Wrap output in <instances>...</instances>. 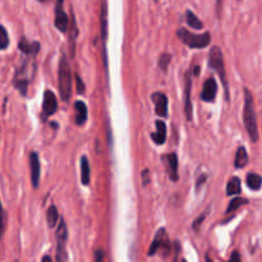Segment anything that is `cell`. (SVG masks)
Returning <instances> with one entry per match:
<instances>
[{"instance_id":"cell-1","label":"cell","mask_w":262,"mask_h":262,"mask_svg":"<svg viewBox=\"0 0 262 262\" xmlns=\"http://www.w3.org/2000/svg\"><path fill=\"white\" fill-rule=\"evenodd\" d=\"M243 122L246 131L250 136L251 141L256 143L259 141V128H257V116L255 111L254 96L250 89L245 88V107H243Z\"/></svg>"},{"instance_id":"cell-17","label":"cell","mask_w":262,"mask_h":262,"mask_svg":"<svg viewBox=\"0 0 262 262\" xmlns=\"http://www.w3.org/2000/svg\"><path fill=\"white\" fill-rule=\"evenodd\" d=\"M91 179V168H89V161L87 156L81 158V182L82 184L87 185Z\"/></svg>"},{"instance_id":"cell-12","label":"cell","mask_w":262,"mask_h":262,"mask_svg":"<svg viewBox=\"0 0 262 262\" xmlns=\"http://www.w3.org/2000/svg\"><path fill=\"white\" fill-rule=\"evenodd\" d=\"M152 101L155 104L156 114L161 118L168 116V97L163 92H154L151 95Z\"/></svg>"},{"instance_id":"cell-5","label":"cell","mask_w":262,"mask_h":262,"mask_svg":"<svg viewBox=\"0 0 262 262\" xmlns=\"http://www.w3.org/2000/svg\"><path fill=\"white\" fill-rule=\"evenodd\" d=\"M28 72H30L28 62H24L23 64H22V66L17 69V72H15V76H14V80H13L14 87L21 91L22 95H26L27 87H28V84H30Z\"/></svg>"},{"instance_id":"cell-3","label":"cell","mask_w":262,"mask_h":262,"mask_svg":"<svg viewBox=\"0 0 262 262\" xmlns=\"http://www.w3.org/2000/svg\"><path fill=\"white\" fill-rule=\"evenodd\" d=\"M176 35H178L179 40L183 44H185L192 49L207 48L210 42H211V36H210L209 32H205L202 35H196V33L189 32L185 28H180V30H178Z\"/></svg>"},{"instance_id":"cell-30","label":"cell","mask_w":262,"mask_h":262,"mask_svg":"<svg viewBox=\"0 0 262 262\" xmlns=\"http://www.w3.org/2000/svg\"><path fill=\"white\" fill-rule=\"evenodd\" d=\"M206 212H203V215H201L200 218L197 219V220H194V223H193V229L196 230V232H198V229H200V225H201V223H202L203 220H205V218H206Z\"/></svg>"},{"instance_id":"cell-16","label":"cell","mask_w":262,"mask_h":262,"mask_svg":"<svg viewBox=\"0 0 262 262\" xmlns=\"http://www.w3.org/2000/svg\"><path fill=\"white\" fill-rule=\"evenodd\" d=\"M151 138L156 145H164L167 141V125L161 119L156 120V132L151 134Z\"/></svg>"},{"instance_id":"cell-33","label":"cell","mask_w":262,"mask_h":262,"mask_svg":"<svg viewBox=\"0 0 262 262\" xmlns=\"http://www.w3.org/2000/svg\"><path fill=\"white\" fill-rule=\"evenodd\" d=\"M77 87H78V92H81V93L85 92L84 82H82V80H81V78L78 77V76H77Z\"/></svg>"},{"instance_id":"cell-22","label":"cell","mask_w":262,"mask_h":262,"mask_svg":"<svg viewBox=\"0 0 262 262\" xmlns=\"http://www.w3.org/2000/svg\"><path fill=\"white\" fill-rule=\"evenodd\" d=\"M58 219H59V214H58L57 207L54 205H51L50 207L46 211V221H48V225L50 228H54L57 225Z\"/></svg>"},{"instance_id":"cell-4","label":"cell","mask_w":262,"mask_h":262,"mask_svg":"<svg viewBox=\"0 0 262 262\" xmlns=\"http://www.w3.org/2000/svg\"><path fill=\"white\" fill-rule=\"evenodd\" d=\"M209 64L211 68H214L215 71L218 72L219 77H220V80L223 81L224 88H225V95H227V98H229V95H228V82H227V71H225V63H224L223 51L220 50L219 46H214V48L210 50Z\"/></svg>"},{"instance_id":"cell-21","label":"cell","mask_w":262,"mask_h":262,"mask_svg":"<svg viewBox=\"0 0 262 262\" xmlns=\"http://www.w3.org/2000/svg\"><path fill=\"white\" fill-rule=\"evenodd\" d=\"M242 185L241 179L238 176H233L229 179V182L227 184V194L228 196H236V194L241 193Z\"/></svg>"},{"instance_id":"cell-28","label":"cell","mask_w":262,"mask_h":262,"mask_svg":"<svg viewBox=\"0 0 262 262\" xmlns=\"http://www.w3.org/2000/svg\"><path fill=\"white\" fill-rule=\"evenodd\" d=\"M170 60H172V57H170V54L164 53L160 55V59H159V67H160L163 71H167L168 66H169Z\"/></svg>"},{"instance_id":"cell-36","label":"cell","mask_w":262,"mask_h":262,"mask_svg":"<svg viewBox=\"0 0 262 262\" xmlns=\"http://www.w3.org/2000/svg\"><path fill=\"white\" fill-rule=\"evenodd\" d=\"M41 262H53V261H51L50 256H48V255H46V256H44V257H42Z\"/></svg>"},{"instance_id":"cell-9","label":"cell","mask_w":262,"mask_h":262,"mask_svg":"<svg viewBox=\"0 0 262 262\" xmlns=\"http://www.w3.org/2000/svg\"><path fill=\"white\" fill-rule=\"evenodd\" d=\"M167 248V251L170 250V246H169V241H168V237H167V232H165V229H159V232L156 233L155 236V239H154V242H152L151 247H150L149 250V256H154V255L158 252V250H160V248Z\"/></svg>"},{"instance_id":"cell-29","label":"cell","mask_w":262,"mask_h":262,"mask_svg":"<svg viewBox=\"0 0 262 262\" xmlns=\"http://www.w3.org/2000/svg\"><path fill=\"white\" fill-rule=\"evenodd\" d=\"M4 229H5V216H4V210L1 202H0V239L3 238Z\"/></svg>"},{"instance_id":"cell-23","label":"cell","mask_w":262,"mask_h":262,"mask_svg":"<svg viewBox=\"0 0 262 262\" xmlns=\"http://www.w3.org/2000/svg\"><path fill=\"white\" fill-rule=\"evenodd\" d=\"M246 203H248L247 198H243V197H236V198H233L229 202V206H228L227 214H232V212L237 211L241 206L246 205Z\"/></svg>"},{"instance_id":"cell-11","label":"cell","mask_w":262,"mask_h":262,"mask_svg":"<svg viewBox=\"0 0 262 262\" xmlns=\"http://www.w3.org/2000/svg\"><path fill=\"white\" fill-rule=\"evenodd\" d=\"M42 110L46 116L53 115L58 110V101L57 96L54 95L53 91L46 89L44 93V102H42Z\"/></svg>"},{"instance_id":"cell-31","label":"cell","mask_w":262,"mask_h":262,"mask_svg":"<svg viewBox=\"0 0 262 262\" xmlns=\"http://www.w3.org/2000/svg\"><path fill=\"white\" fill-rule=\"evenodd\" d=\"M141 176H142V182H143V185H147L150 183V172L147 169H145L141 173Z\"/></svg>"},{"instance_id":"cell-2","label":"cell","mask_w":262,"mask_h":262,"mask_svg":"<svg viewBox=\"0 0 262 262\" xmlns=\"http://www.w3.org/2000/svg\"><path fill=\"white\" fill-rule=\"evenodd\" d=\"M59 91L63 101H68L72 95V73L66 55H63L59 63Z\"/></svg>"},{"instance_id":"cell-10","label":"cell","mask_w":262,"mask_h":262,"mask_svg":"<svg viewBox=\"0 0 262 262\" xmlns=\"http://www.w3.org/2000/svg\"><path fill=\"white\" fill-rule=\"evenodd\" d=\"M216 93H218V84L215 81L214 77L207 78L203 84V89L202 93H201V98L206 102H212L216 97Z\"/></svg>"},{"instance_id":"cell-37","label":"cell","mask_w":262,"mask_h":262,"mask_svg":"<svg viewBox=\"0 0 262 262\" xmlns=\"http://www.w3.org/2000/svg\"><path fill=\"white\" fill-rule=\"evenodd\" d=\"M220 8H221V0H218V13H220Z\"/></svg>"},{"instance_id":"cell-19","label":"cell","mask_w":262,"mask_h":262,"mask_svg":"<svg viewBox=\"0 0 262 262\" xmlns=\"http://www.w3.org/2000/svg\"><path fill=\"white\" fill-rule=\"evenodd\" d=\"M248 164V154L245 146L238 147L236 152V159H234V167L237 169H243Z\"/></svg>"},{"instance_id":"cell-38","label":"cell","mask_w":262,"mask_h":262,"mask_svg":"<svg viewBox=\"0 0 262 262\" xmlns=\"http://www.w3.org/2000/svg\"><path fill=\"white\" fill-rule=\"evenodd\" d=\"M206 262H214L211 259H210V256H206Z\"/></svg>"},{"instance_id":"cell-40","label":"cell","mask_w":262,"mask_h":262,"mask_svg":"<svg viewBox=\"0 0 262 262\" xmlns=\"http://www.w3.org/2000/svg\"><path fill=\"white\" fill-rule=\"evenodd\" d=\"M182 262H187V261H185V260H182Z\"/></svg>"},{"instance_id":"cell-32","label":"cell","mask_w":262,"mask_h":262,"mask_svg":"<svg viewBox=\"0 0 262 262\" xmlns=\"http://www.w3.org/2000/svg\"><path fill=\"white\" fill-rule=\"evenodd\" d=\"M228 262H242L241 254H239L238 251H234V252H233L232 256H230V260Z\"/></svg>"},{"instance_id":"cell-13","label":"cell","mask_w":262,"mask_h":262,"mask_svg":"<svg viewBox=\"0 0 262 262\" xmlns=\"http://www.w3.org/2000/svg\"><path fill=\"white\" fill-rule=\"evenodd\" d=\"M191 91H192V80L191 72H188L185 75V84H184V111L188 120H192V101H191Z\"/></svg>"},{"instance_id":"cell-39","label":"cell","mask_w":262,"mask_h":262,"mask_svg":"<svg viewBox=\"0 0 262 262\" xmlns=\"http://www.w3.org/2000/svg\"><path fill=\"white\" fill-rule=\"evenodd\" d=\"M39 1H41V3H46V1H49V0H39Z\"/></svg>"},{"instance_id":"cell-25","label":"cell","mask_w":262,"mask_h":262,"mask_svg":"<svg viewBox=\"0 0 262 262\" xmlns=\"http://www.w3.org/2000/svg\"><path fill=\"white\" fill-rule=\"evenodd\" d=\"M57 238L58 242H63V243H66L67 239H68V230H67V225L63 219H60V224L59 227H58Z\"/></svg>"},{"instance_id":"cell-35","label":"cell","mask_w":262,"mask_h":262,"mask_svg":"<svg viewBox=\"0 0 262 262\" xmlns=\"http://www.w3.org/2000/svg\"><path fill=\"white\" fill-rule=\"evenodd\" d=\"M205 180H206V175H201L200 179H198V182H197V185H196L197 189H200L201 184H203V182H205Z\"/></svg>"},{"instance_id":"cell-6","label":"cell","mask_w":262,"mask_h":262,"mask_svg":"<svg viewBox=\"0 0 262 262\" xmlns=\"http://www.w3.org/2000/svg\"><path fill=\"white\" fill-rule=\"evenodd\" d=\"M55 27L60 32H67L69 27V18L63 9V0H58L55 6Z\"/></svg>"},{"instance_id":"cell-18","label":"cell","mask_w":262,"mask_h":262,"mask_svg":"<svg viewBox=\"0 0 262 262\" xmlns=\"http://www.w3.org/2000/svg\"><path fill=\"white\" fill-rule=\"evenodd\" d=\"M75 109H76V123H77L78 125L85 124V122L87 120V115H88L86 104H85L84 101H80V100H78V101H76L75 104Z\"/></svg>"},{"instance_id":"cell-8","label":"cell","mask_w":262,"mask_h":262,"mask_svg":"<svg viewBox=\"0 0 262 262\" xmlns=\"http://www.w3.org/2000/svg\"><path fill=\"white\" fill-rule=\"evenodd\" d=\"M100 23H101V40H102V54H104V64L107 69L106 60V39H107V6L106 3H102L101 14H100Z\"/></svg>"},{"instance_id":"cell-27","label":"cell","mask_w":262,"mask_h":262,"mask_svg":"<svg viewBox=\"0 0 262 262\" xmlns=\"http://www.w3.org/2000/svg\"><path fill=\"white\" fill-rule=\"evenodd\" d=\"M9 45V37L8 32H6L5 27L0 24V50L8 48Z\"/></svg>"},{"instance_id":"cell-7","label":"cell","mask_w":262,"mask_h":262,"mask_svg":"<svg viewBox=\"0 0 262 262\" xmlns=\"http://www.w3.org/2000/svg\"><path fill=\"white\" fill-rule=\"evenodd\" d=\"M30 170H31V182L33 188H39L40 185V172H41V165H40L39 155L36 152H31L30 158Z\"/></svg>"},{"instance_id":"cell-15","label":"cell","mask_w":262,"mask_h":262,"mask_svg":"<svg viewBox=\"0 0 262 262\" xmlns=\"http://www.w3.org/2000/svg\"><path fill=\"white\" fill-rule=\"evenodd\" d=\"M165 160H167V168H168V173H169V178L176 182L178 180V156L174 152H170L169 155L165 156Z\"/></svg>"},{"instance_id":"cell-34","label":"cell","mask_w":262,"mask_h":262,"mask_svg":"<svg viewBox=\"0 0 262 262\" xmlns=\"http://www.w3.org/2000/svg\"><path fill=\"white\" fill-rule=\"evenodd\" d=\"M104 260V252L102 250H97L96 251V262H102Z\"/></svg>"},{"instance_id":"cell-14","label":"cell","mask_w":262,"mask_h":262,"mask_svg":"<svg viewBox=\"0 0 262 262\" xmlns=\"http://www.w3.org/2000/svg\"><path fill=\"white\" fill-rule=\"evenodd\" d=\"M18 48L23 54H26L27 57H36L40 51V44L37 41H28L24 37L18 44Z\"/></svg>"},{"instance_id":"cell-20","label":"cell","mask_w":262,"mask_h":262,"mask_svg":"<svg viewBox=\"0 0 262 262\" xmlns=\"http://www.w3.org/2000/svg\"><path fill=\"white\" fill-rule=\"evenodd\" d=\"M246 183H247V187L252 191H259L262 187V176L259 175L256 173H250L246 178Z\"/></svg>"},{"instance_id":"cell-26","label":"cell","mask_w":262,"mask_h":262,"mask_svg":"<svg viewBox=\"0 0 262 262\" xmlns=\"http://www.w3.org/2000/svg\"><path fill=\"white\" fill-rule=\"evenodd\" d=\"M57 262H68V254H67L66 243H63V242H58Z\"/></svg>"},{"instance_id":"cell-24","label":"cell","mask_w":262,"mask_h":262,"mask_svg":"<svg viewBox=\"0 0 262 262\" xmlns=\"http://www.w3.org/2000/svg\"><path fill=\"white\" fill-rule=\"evenodd\" d=\"M187 23L189 24L192 28H194V30H201V28L203 27L202 22H201L200 19L196 17V14L192 13L191 10H188L187 12Z\"/></svg>"}]
</instances>
